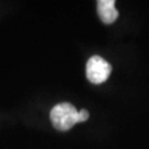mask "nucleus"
I'll return each mask as SVG.
<instances>
[{
    "label": "nucleus",
    "mask_w": 149,
    "mask_h": 149,
    "mask_svg": "<svg viewBox=\"0 0 149 149\" xmlns=\"http://www.w3.org/2000/svg\"><path fill=\"white\" fill-rule=\"evenodd\" d=\"M52 125L59 130H69L79 122V111L72 104L61 103L52 108L50 113Z\"/></svg>",
    "instance_id": "1"
},
{
    "label": "nucleus",
    "mask_w": 149,
    "mask_h": 149,
    "mask_svg": "<svg viewBox=\"0 0 149 149\" xmlns=\"http://www.w3.org/2000/svg\"><path fill=\"white\" fill-rule=\"evenodd\" d=\"M111 72H112L111 64L98 55H94L87 61L86 77L93 84L104 83L109 77Z\"/></svg>",
    "instance_id": "2"
},
{
    "label": "nucleus",
    "mask_w": 149,
    "mask_h": 149,
    "mask_svg": "<svg viewBox=\"0 0 149 149\" xmlns=\"http://www.w3.org/2000/svg\"><path fill=\"white\" fill-rule=\"evenodd\" d=\"M97 11L102 21L111 24L118 18V11L115 8L114 0H101L97 3Z\"/></svg>",
    "instance_id": "3"
},
{
    "label": "nucleus",
    "mask_w": 149,
    "mask_h": 149,
    "mask_svg": "<svg viewBox=\"0 0 149 149\" xmlns=\"http://www.w3.org/2000/svg\"><path fill=\"white\" fill-rule=\"evenodd\" d=\"M88 117H90V114H88V112H87L86 109L79 111V122H80V123L87 120V119H88Z\"/></svg>",
    "instance_id": "4"
}]
</instances>
